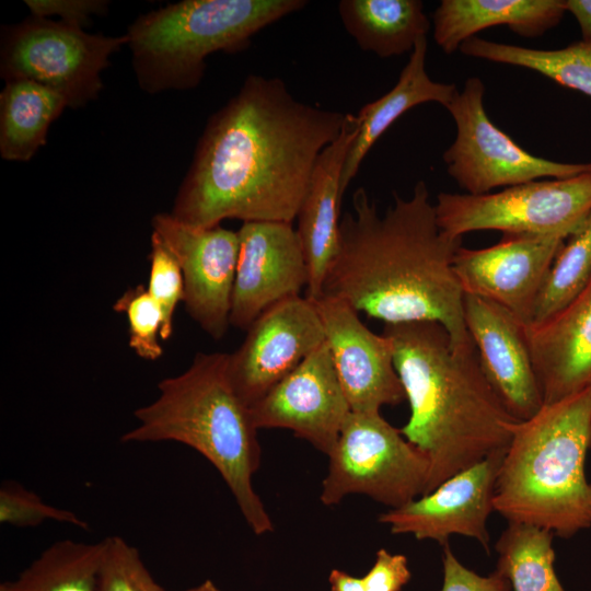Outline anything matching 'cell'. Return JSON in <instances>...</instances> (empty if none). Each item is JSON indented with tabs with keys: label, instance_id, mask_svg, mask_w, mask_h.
Here are the masks:
<instances>
[{
	"label": "cell",
	"instance_id": "cell-1",
	"mask_svg": "<svg viewBox=\"0 0 591 591\" xmlns=\"http://www.w3.org/2000/svg\"><path fill=\"white\" fill-rule=\"evenodd\" d=\"M346 118L298 101L279 78L248 74L207 120L170 213L206 228L293 223L314 164Z\"/></svg>",
	"mask_w": 591,
	"mask_h": 591
},
{
	"label": "cell",
	"instance_id": "cell-2",
	"mask_svg": "<svg viewBox=\"0 0 591 591\" xmlns=\"http://www.w3.org/2000/svg\"><path fill=\"white\" fill-rule=\"evenodd\" d=\"M461 243L462 237L440 230L424 181L408 199L394 194L383 216L360 187L352 195V211L340 220L338 247L322 296L339 298L384 324L438 322L454 349H473L464 294L453 273Z\"/></svg>",
	"mask_w": 591,
	"mask_h": 591
},
{
	"label": "cell",
	"instance_id": "cell-3",
	"mask_svg": "<svg viewBox=\"0 0 591 591\" xmlns=\"http://www.w3.org/2000/svg\"><path fill=\"white\" fill-rule=\"evenodd\" d=\"M382 334L410 408L399 430L430 462L424 495L508 448L518 419L484 374L476 348L454 349L434 321L384 324Z\"/></svg>",
	"mask_w": 591,
	"mask_h": 591
},
{
	"label": "cell",
	"instance_id": "cell-4",
	"mask_svg": "<svg viewBox=\"0 0 591 591\" xmlns=\"http://www.w3.org/2000/svg\"><path fill=\"white\" fill-rule=\"evenodd\" d=\"M229 354L198 352L181 374L158 383L157 398L135 410L137 426L123 442L183 443L219 472L252 532L270 533L273 521L253 486L260 445L250 407L228 374Z\"/></svg>",
	"mask_w": 591,
	"mask_h": 591
},
{
	"label": "cell",
	"instance_id": "cell-5",
	"mask_svg": "<svg viewBox=\"0 0 591 591\" xmlns=\"http://www.w3.org/2000/svg\"><path fill=\"white\" fill-rule=\"evenodd\" d=\"M494 495L508 522L536 525L569 538L591 526V386L543 405L511 427Z\"/></svg>",
	"mask_w": 591,
	"mask_h": 591
},
{
	"label": "cell",
	"instance_id": "cell-6",
	"mask_svg": "<svg viewBox=\"0 0 591 591\" xmlns=\"http://www.w3.org/2000/svg\"><path fill=\"white\" fill-rule=\"evenodd\" d=\"M306 3L183 0L140 14L125 33L137 83L149 94L195 89L208 56L246 49L255 34Z\"/></svg>",
	"mask_w": 591,
	"mask_h": 591
},
{
	"label": "cell",
	"instance_id": "cell-7",
	"mask_svg": "<svg viewBox=\"0 0 591 591\" xmlns=\"http://www.w3.org/2000/svg\"><path fill=\"white\" fill-rule=\"evenodd\" d=\"M125 45V34H91L78 25L31 14L1 28L0 77L5 82H37L62 96L69 108H81L99 97L101 74Z\"/></svg>",
	"mask_w": 591,
	"mask_h": 591
},
{
	"label": "cell",
	"instance_id": "cell-8",
	"mask_svg": "<svg viewBox=\"0 0 591 591\" xmlns=\"http://www.w3.org/2000/svg\"><path fill=\"white\" fill-rule=\"evenodd\" d=\"M327 456L324 506L360 494L394 509L425 494L429 459L380 412H351Z\"/></svg>",
	"mask_w": 591,
	"mask_h": 591
},
{
	"label": "cell",
	"instance_id": "cell-9",
	"mask_svg": "<svg viewBox=\"0 0 591 591\" xmlns=\"http://www.w3.org/2000/svg\"><path fill=\"white\" fill-rule=\"evenodd\" d=\"M434 210L440 230L450 237L478 230L569 237L591 212V171L483 195L441 193Z\"/></svg>",
	"mask_w": 591,
	"mask_h": 591
},
{
	"label": "cell",
	"instance_id": "cell-10",
	"mask_svg": "<svg viewBox=\"0 0 591 591\" xmlns=\"http://www.w3.org/2000/svg\"><path fill=\"white\" fill-rule=\"evenodd\" d=\"M484 83L465 81L445 107L456 125L454 142L444 151L447 171L470 195L487 194L541 178H567L591 171L590 163H564L536 157L515 143L486 114Z\"/></svg>",
	"mask_w": 591,
	"mask_h": 591
},
{
	"label": "cell",
	"instance_id": "cell-11",
	"mask_svg": "<svg viewBox=\"0 0 591 591\" xmlns=\"http://www.w3.org/2000/svg\"><path fill=\"white\" fill-rule=\"evenodd\" d=\"M228 358L230 382L248 407L262 399L325 343L313 301L296 296L268 308Z\"/></svg>",
	"mask_w": 591,
	"mask_h": 591
},
{
	"label": "cell",
	"instance_id": "cell-12",
	"mask_svg": "<svg viewBox=\"0 0 591 591\" xmlns=\"http://www.w3.org/2000/svg\"><path fill=\"white\" fill-rule=\"evenodd\" d=\"M151 227L181 266L187 314L211 338L221 339L230 325L237 231L187 224L167 212L154 215Z\"/></svg>",
	"mask_w": 591,
	"mask_h": 591
},
{
	"label": "cell",
	"instance_id": "cell-13",
	"mask_svg": "<svg viewBox=\"0 0 591 591\" xmlns=\"http://www.w3.org/2000/svg\"><path fill=\"white\" fill-rule=\"evenodd\" d=\"M566 239L561 234L503 233L500 242L489 247L461 246L454 255L453 273L463 294L493 301L526 326Z\"/></svg>",
	"mask_w": 591,
	"mask_h": 591
},
{
	"label": "cell",
	"instance_id": "cell-14",
	"mask_svg": "<svg viewBox=\"0 0 591 591\" xmlns=\"http://www.w3.org/2000/svg\"><path fill=\"white\" fill-rule=\"evenodd\" d=\"M250 412L257 429H288L328 455L352 410L326 341Z\"/></svg>",
	"mask_w": 591,
	"mask_h": 591
},
{
	"label": "cell",
	"instance_id": "cell-15",
	"mask_svg": "<svg viewBox=\"0 0 591 591\" xmlns=\"http://www.w3.org/2000/svg\"><path fill=\"white\" fill-rule=\"evenodd\" d=\"M230 325L247 331L271 305L301 296L309 269L293 223L243 222Z\"/></svg>",
	"mask_w": 591,
	"mask_h": 591
},
{
	"label": "cell",
	"instance_id": "cell-16",
	"mask_svg": "<svg viewBox=\"0 0 591 591\" xmlns=\"http://www.w3.org/2000/svg\"><path fill=\"white\" fill-rule=\"evenodd\" d=\"M506 450L459 472L432 491L381 513L379 521L393 534H413L441 545L453 534L473 537L490 555L486 522L495 511V485Z\"/></svg>",
	"mask_w": 591,
	"mask_h": 591
},
{
	"label": "cell",
	"instance_id": "cell-17",
	"mask_svg": "<svg viewBox=\"0 0 591 591\" xmlns=\"http://www.w3.org/2000/svg\"><path fill=\"white\" fill-rule=\"evenodd\" d=\"M313 302L351 410L380 412L384 405L404 402L390 339L370 331L359 313L339 298L321 296Z\"/></svg>",
	"mask_w": 591,
	"mask_h": 591
},
{
	"label": "cell",
	"instance_id": "cell-18",
	"mask_svg": "<svg viewBox=\"0 0 591 591\" xmlns=\"http://www.w3.org/2000/svg\"><path fill=\"white\" fill-rule=\"evenodd\" d=\"M463 310L487 380L515 419L531 418L544 404L524 325L501 305L477 296L464 294Z\"/></svg>",
	"mask_w": 591,
	"mask_h": 591
},
{
	"label": "cell",
	"instance_id": "cell-19",
	"mask_svg": "<svg viewBox=\"0 0 591 591\" xmlns=\"http://www.w3.org/2000/svg\"><path fill=\"white\" fill-rule=\"evenodd\" d=\"M543 404L591 386V279L564 308L524 326Z\"/></svg>",
	"mask_w": 591,
	"mask_h": 591
},
{
	"label": "cell",
	"instance_id": "cell-20",
	"mask_svg": "<svg viewBox=\"0 0 591 591\" xmlns=\"http://www.w3.org/2000/svg\"><path fill=\"white\" fill-rule=\"evenodd\" d=\"M358 134L356 115L347 114L340 135L318 155L300 206L297 233L309 269L306 298L322 296L323 283L339 239L340 178Z\"/></svg>",
	"mask_w": 591,
	"mask_h": 591
},
{
	"label": "cell",
	"instance_id": "cell-21",
	"mask_svg": "<svg viewBox=\"0 0 591 591\" xmlns=\"http://www.w3.org/2000/svg\"><path fill=\"white\" fill-rule=\"evenodd\" d=\"M565 12L561 0H442L432 15L433 38L451 54L476 33L497 25L537 37L556 26Z\"/></svg>",
	"mask_w": 591,
	"mask_h": 591
},
{
	"label": "cell",
	"instance_id": "cell-22",
	"mask_svg": "<svg viewBox=\"0 0 591 591\" xmlns=\"http://www.w3.org/2000/svg\"><path fill=\"white\" fill-rule=\"evenodd\" d=\"M427 49V37L418 39L393 89L366 104L356 115L358 134L341 173V197L370 149L397 118L422 103L436 102L447 107L459 92L453 83L436 82L429 78L426 71Z\"/></svg>",
	"mask_w": 591,
	"mask_h": 591
},
{
	"label": "cell",
	"instance_id": "cell-23",
	"mask_svg": "<svg viewBox=\"0 0 591 591\" xmlns=\"http://www.w3.org/2000/svg\"><path fill=\"white\" fill-rule=\"evenodd\" d=\"M337 8L357 45L381 58L412 53L430 28L419 0H341Z\"/></svg>",
	"mask_w": 591,
	"mask_h": 591
},
{
	"label": "cell",
	"instance_id": "cell-24",
	"mask_svg": "<svg viewBox=\"0 0 591 591\" xmlns=\"http://www.w3.org/2000/svg\"><path fill=\"white\" fill-rule=\"evenodd\" d=\"M53 90L31 80L7 81L0 93V155L27 162L46 143L50 125L67 108Z\"/></svg>",
	"mask_w": 591,
	"mask_h": 591
},
{
	"label": "cell",
	"instance_id": "cell-25",
	"mask_svg": "<svg viewBox=\"0 0 591 591\" xmlns=\"http://www.w3.org/2000/svg\"><path fill=\"white\" fill-rule=\"evenodd\" d=\"M104 543L61 540L44 549L0 591H96Z\"/></svg>",
	"mask_w": 591,
	"mask_h": 591
},
{
	"label": "cell",
	"instance_id": "cell-26",
	"mask_svg": "<svg viewBox=\"0 0 591 591\" xmlns=\"http://www.w3.org/2000/svg\"><path fill=\"white\" fill-rule=\"evenodd\" d=\"M460 50L470 57L534 70L591 97V42L581 39L559 49H535L474 36L462 43Z\"/></svg>",
	"mask_w": 591,
	"mask_h": 591
},
{
	"label": "cell",
	"instance_id": "cell-27",
	"mask_svg": "<svg viewBox=\"0 0 591 591\" xmlns=\"http://www.w3.org/2000/svg\"><path fill=\"white\" fill-rule=\"evenodd\" d=\"M497 541V570L514 591H566L554 569V533L536 525L508 522Z\"/></svg>",
	"mask_w": 591,
	"mask_h": 591
},
{
	"label": "cell",
	"instance_id": "cell-28",
	"mask_svg": "<svg viewBox=\"0 0 591 591\" xmlns=\"http://www.w3.org/2000/svg\"><path fill=\"white\" fill-rule=\"evenodd\" d=\"M590 279L591 212L557 253L538 294L531 324L540 323L564 308Z\"/></svg>",
	"mask_w": 591,
	"mask_h": 591
},
{
	"label": "cell",
	"instance_id": "cell-29",
	"mask_svg": "<svg viewBox=\"0 0 591 591\" xmlns=\"http://www.w3.org/2000/svg\"><path fill=\"white\" fill-rule=\"evenodd\" d=\"M113 310L126 315L129 347L139 358L154 361L162 357L163 348L159 338L163 315L146 286L138 285L127 289L115 301Z\"/></svg>",
	"mask_w": 591,
	"mask_h": 591
},
{
	"label": "cell",
	"instance_id": "cell-30",
	"mask_svg": "<svg viewBox=\"0 0 591 591\" xmlns=\"http://www.w3.org/2000/svg\"><path fill=\"white\" fill-rule=\"evenodd\" d=\"M103 543L96 591H165L150 575L136 547L117 535Z\"/></svg>",
	"mask_w": 591,
	"mask_h": 591
},
{
	"label": "cell",
	"instance_id": "cell-31",
	"mask_svg": "<svg viewBox=\"0 0 591 591\" xmlns=\"http://www.w3.org/2000/svg\"><path fill=\"white\" fill-rule=\"evenodd\" d=\"M150 245L149 277L146 287L161 308L163 315L161 338L167 340L173 335L176 306L184 301V278L177 259L153 232Z\"/></svg>",
	"mask_w": 591,
	"mask_h": 591
},
{
	"label": "cell",
	"instance_id": "cell-32",
	"mask_svg": "<svg viewBox=\"0 0 591 591\" xmlns=\"http://www.w3.org/2000/svg\"><path fill=\"white\" fill-rule=\"evenodd\" d=\"M47 520L89 529L74 512L47 505L32 490L16 482H4L0 488V522L19 528L38 526Z\"/></svg>",
	"mask_w": 591,
	"mask_h": 591
},
{
	"label": "cell",
	"instance_id": "cell-33",
	"mask_svg": "<svg viewBox=\"0 0 591 591\" xmlns=\"http://www.w3.org/2000/svg\"><path fill=\"white\" fill-rule=\"evenodd\" d=\"M443 584L441 591H511L510 581L497 569L482 577L463 566L449 545H443Z\"/></svg>",
	"mask_w": 591,
	"mask_h": 591
},
{
	"label": "cell",
	"instance_id": "cell-34",
	"mask_svg": "<svg viewBox=\"0 0 591 591\" xmlns=\"http://www.w3.org/2000/svg\"><path fill=\"white\" fill-rule=\"evenodd\" d=\"M32 15L58 16L59 21L84 28L92 15L107 12L108 2L104 0H25Z\"/></svg>",
	"mask_w": 591,
	"mask_h": 591
},
{
	"label": "cell",
	"instance_id": "cell-35",
	"mask_svg": "<svg viewBox=\"0 0 591 591\" xmlns=\"http://www.w3.org/2000/svg\"><path fill=\"white\" fill-rule=\"evenodd\" d=\"M407 558L380 548L371 569L363 576L366 591H401L410 580Z\"/></svg>",
	"mask_w": 591,
	"mask_h": 591
},
{
	"label": "cell",
	"instance_id": "cell-36",
	"mask_svg": "<svg viewBox=\"0 0 591 591\" xmlns=\"http://www.w3.org/2000/svg\"><path fill=\"white\" fill-rule=\"evenodd\" d=\"M565 8L578 22L582 40L591 42V0H566Z\"/></svg>",
	"mask_w": 591,
	"mask_h": 591
},
{
	"label": "cell",
	"instance_id": "cell-37",
	"mask_svg": "<svg viewBox=\"0 0 591 591\" xmlns=\"http://www.w3.org/2000/svg\"><path fill=\"white\" fill-rule=\"evenodd\" d=\"M328 583L331 591H366L362 577H355L339 569L331 571Z\"/></svg>",
	"mask_w": 591,
	"mask_h": 591
},
{
	"label": "cell",
	"instance_id": "cell-38",
	"mask_svg": "<svg viewBox=\"0 0 591 591\" xmlns=\"http://www.w3.org/2000/svg\"><path fill=\"white\" fill-rule=\"evenodd\" d=\"M185 591H220L211 580H205L202 583L187 589Z\"/></svg>",
	"mask_w": 591,
	"mask_h": 591
}]
</instances>
